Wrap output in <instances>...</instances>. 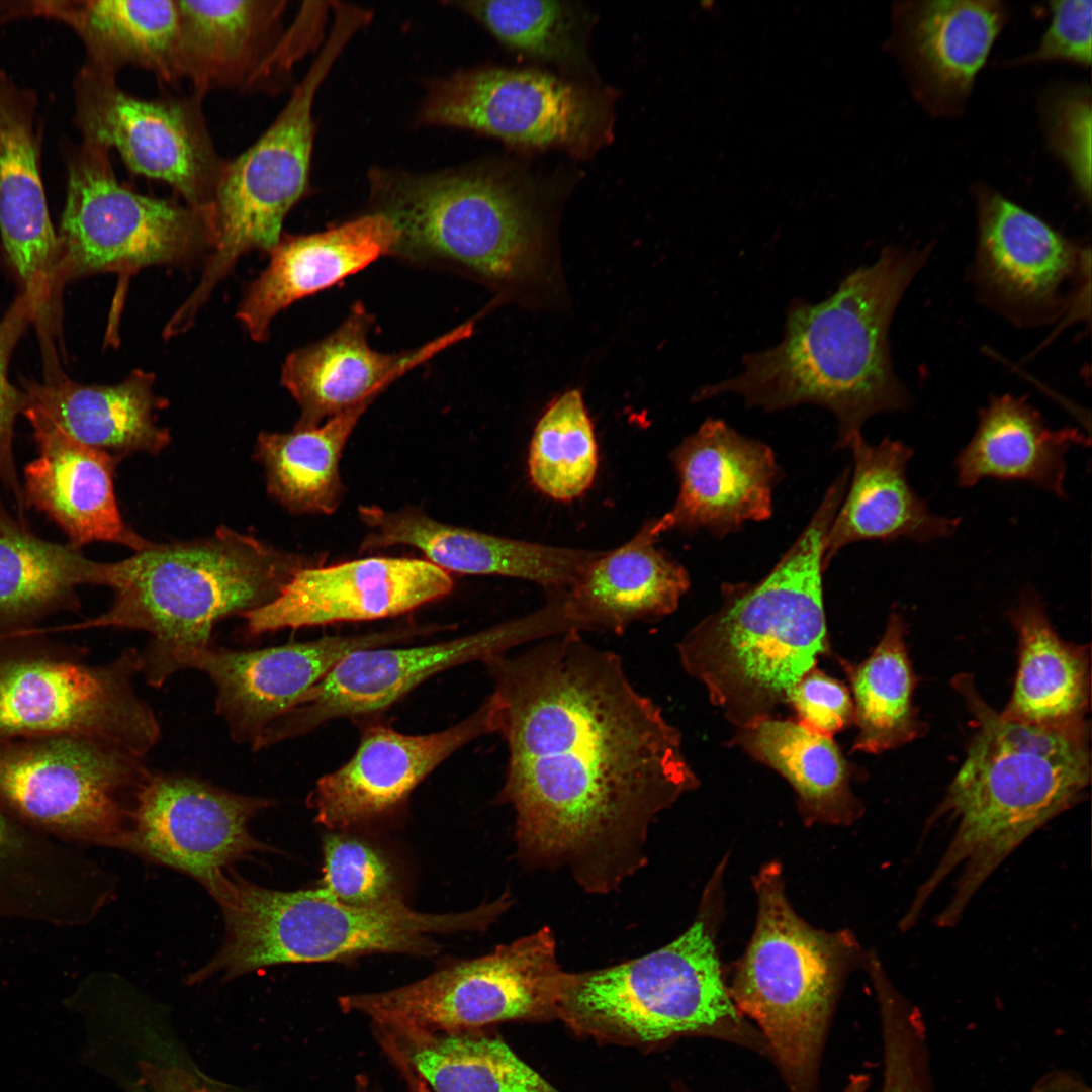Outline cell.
Wrapping results in <instances>:
<instances>
[{
	"instance_id": "obj_12",
	"label": "cell",
	"mask_w": 1092,
	"mask_h": 1092,
	"mask_svg": "<svg viewBox=\"0 0 1092 1092\" xmlns=\"http://www.w3.org/2000/svg\"><path fill=\"white\" fill-rule=\"evenodd\" d=\"M569 976L558 963L554 933L545 926L412 984L342 996L339 1005L415 1040L498 1022L557 1019Z\"/></svg>"
},
{
	"instance_id": "obj_25",
	"label": "cell",
	"mask_w": 1092,
	"mask_h": 1092,
	"mask_svg": "<svg viewBox=\"0 0 1092 1092\" xmlns=\"http://www.w3.org/2000/svg\"><path fill=\"white\" fill-rule=\"evenodd\" d=\"M360 551L406 545L446 572L516 577L565 590L600 552L553 547L442 523L423 510L361 506Z\"/></svg>"
},
{
	"instance_id": "obj_17",
	"label": "cell",
	"mask_w": 1092,
	"mask_h": 1092,
	"mask_svg": "<svg viewBox=\"0 0 1092 1092\" xmlns=\"http://www.w3.org/2000/svg\"><path fill=\"white\" fill-rule=\"evenodd\" d=\"M202 100L193 92L143 98L122 89L116 77L85 67L77 121L84 141L114 150L130 173L167 184L211 223L226 160L213 143Z\"/></svg>"
},
{
	"instance_id": "obj_27",
	"label": "cell",
	"mask_w": 1092,
	"mask_h": 1092,
	"mask_svg": "<svg viewBox=\"0 0 1092 1092\" xmlns=\"http://www.w3.org/2000/svg\"><path fill=\"white\" fill-rule=\"evenodd\" d=\"M113 891L112 876L78 847L29 828L0 806V920L80 927Z\"/></svg>"
},
{
	"instance_id": "obj_1",
	"label": "cell",
	"mask_w": 1092,
	"mask_h": 1092,
	"mask_svg": "<svg viewBox=\"0 0 1092 1092\" xmlns=\"http://www.w3.org/2000/svg\"><path fill=\"white\" fill-rule=\"evenodd\" d=\"M484 663L519 859L566 869L589 894L618 890L646 864L656 818L699 786L679 730L578 631Z\"/></svg>"
},
{
	"instance_id": "obj_13",
	"label": "cell",
	"mask_w": 1092,
	"mask_h": 1092,
	"mask_svg": "<svg viewBox=\"0 0 1092 1092\" xmlns=\"http://www.w3.org/2000/svg\"><path fill=\"white\" fill-rule=\"evenodd\" d=\"M143 758L98 737L59 733L0 741V806L66 844L124 850Z\"/></svg>"
},
{
	"instance_id": "obj_40",
	"label": "cell",
	"mask_w": 1092,
	"mask_h": 1092,
	"mask_svg": "<svg viewBox=\"0 0 1092 1092\" xmlns=\"http://www.w3.org/2000/svg\"><path fill=\"white\" fill-rule=\"evenodd\" d=\"M372 402L357 404L316 427L260 433L255 456L264 468L269 494L294 514L336 512L346 491L340 474L341 456Z\"/></svg>"
},
{
	"instance_id": "obj_5",
	"label": "cell",
	"mask_w": 1092,
	"mask_h": 1092,
	"mask_svg": "<svg viewBox=\"0 0 1092 1092\" xmlns=\"http://www.w3.org/2000/svg\"><path fill=\"white\" fill-rule=\"evenodd\" d=\"M373 211L398 238L390 256L525 292L548 277V225L535 185L504 167L416 174L374 169Z\"/></svg>"
},
{
	"instance_id": "obj_36",
	"label": "cell",
	"mask_w": 1092,
	"mask_h": 1092,
	"mask_svg": "<svg viewBox=\"0 0 1092 1092\" xmlns=\"http://www.w3.org/2000/svg\"><path fill=\"white\" fill-rule=\"evenodd\" d=\"M1008 617L1017 634L1018 667L1002 714L1048 727L1086 723L1091 695L1089 648L1060 637L1033 589L1022 593Z\"/></svg>"
},
{
	"instance_id": "obj_22",
	"label": "cell",
	"mask_w": 1092,
	"mask_h": 1092,
	"mask_svg": "<svg viewBox=\"0 0 1092 1092\" xmlns=\"http://www.w3.org/2000/svg\"><path fill=\"white\" fill-rule=\"evenodd\" d=\"M448 572L424 559L367 557L297 571L271 602L246 613L252 636L395 617L448 596Z\"/></svg>"
},
{
	"instance_id": "obj_14",
	"label": "cell",
	"mask_w": 1092,
	"mask_h": 1092,
	"mask_svg": "<svg viewBox=\"0 0 1092 1092\" xmlns=\"http://www.w3.org/2000/svg\"><path fill=\"white\" fill-rule=\"evenodd\" d=\"M110 151L84 141L71 162L58 235L56 290L71 280L185 264L213 248L207 217L184 202L140 193L121 183Z\"/></svg>"
},
{
	"instance_id": "obj_24",
	"label": "cell",
	"mask_w": 1092,
	"mask_h": 1092,
	"mask_svg": "<svg viewBox=\"0 0 1092 1092\" xmlns=\"http://www.w3.org/2000/svg\"><path fill=\"white\" fill-rule=\"evenodd\" d=\"M894 50L915 98L930 113L963 111L975 78L1008 18L994 0L900 2Z\"/></svg>"
},
{
	"instance_id": "obj_51",
	"label": "cell",
	"mask_w": 1092,
	"mask_h": 1092,
	"mask_svg": "<svg viewBox=\"0 0 1092 1092\" xmlns=\"http://www.w3.org/2000/svg\"><path fill=\"white\" fill-rule=\"evenodd\" d=\"M327 10L324 2H305L242 92L275 93L279 90L294 64L314 41L317 42V28Z\"/></svg>"
},
{
	"instance_id": "obj_3",
	"label": "cell",
	"mask_w": 1092,
	"mask_h": 1092,
	"mask_svg": "<svg viewBox=\"0 0 1092 1092\" xmlns=\"http://www.w3.org/2000/svg\"><path fill=\"white\" fill-rule=\"evenodd\" d=\"M929 253V247H886L824 300L793 299L781 341L745 354L736 375L705 385L695 400L732 394L768 413L821 406L837 421L835 449L847 448L872 416L911 403L893 367L890 326Z\"/></svg>"
},
{
	"instance_id": "obj_23",
	"label": "cell",
	"mask_w": 1092,
	"mask_h": 1092,
	"mask_svg": "<svg viewBox=\"0 0 1092 1092\" xmlns=\"http://www.w3.org/2000/svg\"><path fill=\"white\" fill-rule=\"evenodd\" d=\"M679 489L660 517L664 532L706 530L722 538L746 522L772 514V492L783 477L774 451L724 420L706 419L671 452Z\"/></svg>"
},
{
	"instance_id": "obj_15",
	"label": "cell",
	"mask_w": 1092,
	"mask_h": 1092,
	"mask_svg": "<svg viewBox=\"0 0 1092 1092\" xmlns=\"http://www.w3.org/2000/svg\"><path fill=\"white\" fill-rule=\"evenodd\" d=\"M419 121L585 157L611 139L613 105L605 90L547 72L483 67L431 82Z\"/></svg>"
},
{
	"instance_id": "obj_11",
	"label": "cell",
	"mask_w": 1092,
	"mask_h": 1092,
	"mask_svg": "<svg viewBox=\"0 0 1092 1092\" xmlns=\"http://www.w3.org/2000/svg\"><path fill=\"white\" fill-rule=\"evenodd\" d=\"M87 654L41 627L0 631V741L75 733L111 741L143 758L161 731L133 686L141 652L127 648L101 664L89 663Z\"/></svg>"
},
{
	"instance_id": "obj_9",
	"label": "cell",
	"mask_w": 1092,
	"mask_h": 1092,
	"mask_svg": "<svg viewBox=\"0 0 1092 1092\" xmlns=\"http://www.w3.org/2000/svg\"><path fill=\"white\" fill-rule=\"evenodd\" d=\"M557 1019L605 1043L647 1048L700 1036L766 1057L762 1035L730 998L704 911L657 950L570 973Z\"/></svg>"
},
{
	"instance_id": "obj_21",
	"label": "cell",
	"mask_w": 1092,
	"mask_h": 1092,
	"mask_svg": "<svg viewBox=\"0 0 1092 1092\" xmlns=\"http://www.w3.org/2000/svg\"><path fill=\"white\" fill-rule=\"evenodd\" d=\"M494 732L489 697L465 719L434 733L404 734L370 724L353 756L316 782L307 800L315 821L339 833L393 816L454 752Z\"/></svg>"
},
{
	"instance_id": "obj_56",
	"label": "cell",
	"mask_w": 1092,
	"mask_h": 1092,
	"mask_svg": "<svg viewBox=\"0 0 1092 1092\" xmlns=\"http://www.w3.org/2000/svg\"><path fill=\"white\" fill-rule=\"evenodd\" d=\"M425 1092H430V1090H429V1089H428V1087H427V1084H426V1090H425Z\"/></svg>"
},
{
	"instance_id": "obj_50",
	"label": "cell",
	"mask_w": 1092,
	"mask_h": 1092,
	"mask_svg": "<svg viewBox=\"0 0 1092 1092\" xmlns=\"http://www.w3.org/2000/svg\"><path fill=\"white\" fill-rule=\"evenodd\" d=\"M1052 18L1036 50L1017 60V63L1070 61L1083 66L1091 64L1092 1L1050 2Z\"/></svg>"
},
{
	"instance_id": "obj_31",
	"label": "cell",
	"mask_w": 1092,
	"mask_h": 1092,
	"mask_svg": "<svg viewBox=\"0 0 1092 1092\" xmlns=\"http://www.w3.org/2000/svg\"><path fill=\"white\" fill-rule=\"evenodd\" d=\"M155 374L131 371L110 385L83 384L64 373L42 381L24 380V415L36 416L73 440L117 462L134 453L158 454L171 442L158 413L168 401L154 389Z\"/></svg>"
},
{
	"instance_id": "obj_48",
	"label": "cell",
	"mask_w": 1092,
	"mask_h": 1092,
	"mask_svg": "<svg viewBox=\"0 0 1092 1092\" xmlns=\"http://www.w3.org/2000/svg\"><path fill=\"white\" fill-rule=\"evenodd\" d=\"M1043 119L1050 146L1069 170L1087 203L1091 196L1090 90L1073 86L1045 98Z\"/></svg>"
},
{
	"instance_id": "obj_4",
	"label": "cell",
	"mask_w": 1092,
	"mask_h": 1092,
	"mask_svg": "<svg viewBox=\"0 0 1092 1092\" xmlns=\"http://www.w3.org/2000/svg\"><path fill=\"white\" fill-rule=\"evenodd\" d=\"M844 470L774 568L756 582L724 583L716 611L677 644L685 671L737 728L771 716L829 651L824 541L846 492Z\"/></svg>"
},
{
	"instance_id": "obj_53",
	"label": "cell",
	"mask_w": 1092,
	"mask_h": 1092,
	"mask_svg": "<svg viewBox=\"0 0 1092 1092\" xmlns=\"http://www.w3.org/2000/svg\"><path fill=\"white\" fill-rule=\"evenodd\" d=\"M425 1090H426V1082L422 1078H420V1080L417 1083V1092H425Z\"/></svg>"
},
{
	"instance_id": "obj_44",
	"label": "cell",
	"mask_w": 1092,
	"mask_h": 1092,
	"mask_svg": "<svg viewBox=\"0 0 1092 1092\" xmlns=\"http://www.w3.org/2000/svg\"><path fill=\"white\" fill-rule=\"evenodd\" d=\"M510 49L559 65H583L587 16L573 3L537 0L450 3Z\"/></svg>"
},
{
	"instance_id": "obj_28",
	"label": "cell",
	"mask_w": 1092,
	"mask_h": 1092,
	"mask_svg": "<svg viewBox=\"0 0 1092 1092\" xmlns=\"http://www.w3.org/2000/svg\"><path fill=\"white\" fill-rule=\"evenodd\" d=\"M33 430L38 455L23 472L25 510L34 508L82 548L93 542L123 545L135 552L150 541L123 520L114 491L118 463L110 455L83 445L47 421L24 415Z\"/></svg>"
},
{
	"instance_id": "obj_37",
	"label": "cell",
	"mask_w": 1092,
	"mask_h": 1092,
	"mask_svg": "<svg viewBox=\"0 0 1092 1092\" xmlns=\"http://www.w3.org/2000/svg\"><path fill=\"white\" fill-rule=\"evenodd\" d=\"M81 549L40 538L0 499V631L32 630L80 608L77 588L99 585L101 571Z\"/></svg>"
},
{
	"instance_id": "obj_55",
	"label": "cell",
	"mask_w": 1092,
	"mask_h": 1092,
	"mask_svg": "<svg viewBox=\"0 0 1092 1092\" xmlns=\"http://www.w3.org/2000/svg\"><path fill=\"white\" fill-rule=\"evenodd\" d=\"M190 1092H211V1091H209V1090H208L207 1088H205V1087H200V1088H195V1089H193V1090H192V1091H190Z\"/></svg>"
},
{
	"instance_id": "obj_18",
	"label": "cell",
	"mask_w": 1092,
	"mask_h": 1092,
	"mask_svg": "<svg viewBox=\"0 0 1092 1092\" xmlns=\"http://www.w3.org/2000/svg\"><path fill=\"white\" fill-rule=\"evenodd\" d=\"M424 633L422 627H401L351 636H326L256 650H232L212 644L144 653L142 671L160 687L172 673L196 669L216 690L215 710L237 743L252 747L272 722L298 701L347 654L381 647Z\"/></svg>"
},
{
	"instance_id": "obj_10",
	"label": "cell",
	"mask_w": 1092,
	"mask_h": 1092,
	"mask_svg": "<svg viewBox=\"0 0 1092 1092\" xmlns=\"http://www.w3.org/2000/svg\"><path fill=\"white\" fill-rule=\"evenodd\" d=\"M332 10L324 46L283 109L252 146L225 161L211 210L213 248L197 286L174 312L182 326L193 324L241 256L269 252L279 242L285 217L307 191L316 92L349 40L369 22L355 5L336 3Z\"/></svg>"
},
{
	"instance_id": "obj_35",
	"label": "cell",
	"mask_w": 1092,
	"mask_h": 1092,
	"mask_svg": "<svg viewBox=\"0 0 1092 1092\" xmlns=\"http://www.w3.org/2000/svg\"><path fill=\"white\" fill-rule=\"evenodd\" d=\"M1089 443L1077 428H1049L1025 397L995 395L980 411L975 434L956 458L958 484L1017 480L1066 497V454Z\"/></svg>"
},
{
	"instance_id": "obj_34",
	"label": "cell",
	"mask_w": 1092,
	"mask_h": 1092,
	"mask_svg": "<svg viewBox=\"0 0 1092 1092\" xmlns=\"http://www.w3.org/2000/svg\"><path fill=\"white\" fill-rule=\"evenodd\" d=\"M178 74L192 92L240 90L283 32L285 0H176Z\"/></svg>"
},
{
	"instance_id": "obj_46",
	"label": "cell",
	"mask_w": 1092,
	"mask_h": 1092,
	"mask_svg": "<svg viewBox=\"0 0 1092 1092\" xmlns=\"http://www.w3.org/2000/svg\"><path fill=\"white\" fill-rule=\"evenodd\" d=\"M44 304L34 291L24 290L12 301L0 318V482L12 495L20 518L25 511L22 483L13 452L16 419L26 406L22 388L9 379V364L13 351L31 325L38 327L43 318Z\"/></svg>"
},
{
	"instance_id": "obj_41",
	"label": "cell",
	"mask_w": 1092,
	"mask_h": 1092,
	"mask_svg": "<svg viewBox=\"0 0 1092 1092\" xmlns=\"http://www.w3.org/2000/svg\"><path fill=\"white\" fill-rule=\"evenodd\" d=\"M905 634L903 617L892 612L881 640L864 660L857 664L841 661L850 682L858 730L854 751L885 752L922 733L913 702L915 675Z\"/></svg>"
},
{
	"instance_id": "obj_20",
	"label": "cell",
	"mask_w": 1092,
	"mask_h": 1092,
	"mask_svg": "<svg viewBox=\"0 0 1092 1092\" xmlns=\"http://www.w3.org/2000/svg\"><path fill=\"white\" fill-rule=\"evenodd\" d=\"M980 294L1010 320L1041 324L1068 307V288L1090 277V251L984 185L974 188Z\"/></svg>"
},
{
	"instance_id": "obj_39",
	"label": "cell",
	"mask_w": 1092,
	"mask_h": 1092,
	"mask_svg": "<svg viewBox=\"0 0 1092 1092\" xmlns=\"http://www.w3.org/2000/svg\"><path fill=\"white\" fill-rule=\"evenodd\" d=\"M51 7L82 37L87 68L116 77L124 68L152 73L162 84L180 82L176 0H87Z\"/></svg>"
},
{
	"instance_id": "obj_54",
	"label": "cell",
	"mask_w": 1092,
	"mask_h": 1092,
	"mask_svg": "<svg viewBox=\"0 0 1092 1092\" xmlns=\"http://www.w3.org/2000/svg\"><path fill=\"white\" fill-rule=\"evenodd\" d=\"M674 1092H691L686 1086L678 1083L674 1085Z\"/></svg>"
},
{
	"instance_id": "obj_2",
	"label": "cell",
	"mask_w": 1092,
	"mask_h": 1092,
	"mask_svg": "<svg viewBox=\"0 0 1092 1092\" xmlns=\"http://www.w3.org/2000/svg\"><path fill=\"white\" fill-rule=\"evenodd\" d=\"M953 688L975 730L963 764L927 826L945 820L940 858L903 915L916 924L945 882L949 896L933 922L956 927L984 884L1028 838L1084 799L1091 780L1087 722L1048 727L1012 720L981 697L970 675Z\"/></svg>"
},
{
	"instance_id": "obj_49",
	"label": "cell",
	"mask_w": 1092,
	"mask_h": 1092,
	"mask_svg": "<svg viewBox=\"0 0 1092 1092\" xmlns=\"http://www.w3.org/2000/svg\"><path fill=\"white\" fill-rule=\"evenodd\" d=\"M798 722L818 734L832 737L854 722V707L848 689L814 667L787 695Z\"/></svg>"
},
{
	"instance_id": "obj_47",
	"label": "cell",
	"mask_w": 1092,
	"mask_h": 1092,
	"mask_svg": "<svg viewBox=\"0 0 1092 1092\" xmlns=\"http://www.w3.org/2000/svg\"><path fill=\"white\" fill-rule=\"evenodd\" d=\"M323 886L339 901L369 906L398 897L388 862L372 846L345 834L323 841Z\"/></svg>"
},
{
	"instance_id": "obj_42",
	"label": "cell",
	"mask_w": 1092,
	"mask_h": 1092,
	"mask_svg": "<svg viewBox=\"0 0 1092 1092\" xmlns=\"http://www.w3.org/2000/svg\"><path fill=\"white\" fill-rule=\"evenodd\" d=\"M410 1041V1060L434 1092H560L503 1040L477 1029Z\"/></svg>"
},
{
	"instance_id": "obj_8",
	"label": "cell",
	"mask_w": 1092,
	"mask_h": 1092,
	"mask_svg": "<svg viewBox=\"0 0 1092 1092\" xmlns=\"http://www.w3.org/2000/svg\"><path fill=\"white\" fill-rule=\"evenodd\" d=\"M757 919L728 988L762 1035L788 1092H821L820 1072L837 1001L852 967L864 963L848 931L811 927L791 906L777 863L754 880Z\"/></svg>"
},
{
	"instance_id": "obj_43",
	"label": "cell",
	"mask_w": 1092,
	"mask_h": 1092,
	"mask_svg": "<svg viewBox=\"0 0 1092 1092\" xmlns=\"http://www.w3.org/2000/svg\"><path fill=\"white\" fill-rule=\"evenodd\" d=\"M530 478L542 493L571 500L592 485L598 469L594 427L579 390L556 397L538 421L530 442Z\"/></svg>"
},
{
	"instance_id": "obj_6",
	"label": "cell",
	"mask_w": 1092,
	"mask_h": 1092,
	"mask_svg": "<svg viewBox=\"0 0 1092 1092\" xmlns=\"http://www.w3.org/2000/svg\"><path fill=\"white\" fill-rule=\"evenodd\" d=\"M219 905L224 940L189 984L230 980L280 964L343 961L372 953L431 956L436 934L485 931L510 907L504 895L460 913L418 912L399 897L369 906L343 903L324 888L279 891L233 869L207 888Z\"/></svg>"
},
{
	"instance_id": "obj_29",
	"label": "cell",
	"mask_w": 1092,
	"mask_h": 1092,
	"mask_svg": "<svg viewBox=\"0 0 1092 1092\" xmlns=\"http://www.w3.org/2000/svg\"><path fill=\"white\" fill-rule=\"evenodd\" d=\"M397 237L393 223L375 211L313 234H283L236 317L253 341L263 342L281 310L391 255Z\"/></svg>"
},
{
	"instance_id": "obj_45",
	"label": "cell",
	"mask_w": 1092,
	"mask_h": 1092,
	"mask_svg": "<svg viewBox=\"0 0 1092 1092\" xmlns=\"http://www.w3.org/2000/svg\"><path fill=\"white\" fill-rule=\"evenodd\" d=\"M878 1005L883 1076L880 1092H934L927 1030L920 1009L878 970L870 977Z\"/></svg>"
},
{
	"instance_id": "obj_52",
	"label": "cell",
	"mask_w": 1092,
	"mask_h": 1092,
	"mask_svg": "<svg viewBox=\"0 0 1092 1092\" xmlns=\"http://www.w3.org/2000/svg\"><path fill=\"white\" fill-rule=\"evenodd\" d=\"M870 1084L871 1078L869 1074L862 1072L852 1073L847 1077L842 1092H868Z\"/></svg>"
},
{
	"instance_id": "obj_26",
	"label": "cell",
	"mask_w": 1092,
	"mask_h": 1092,
	"mask_svg": "<svg viewBox=\"0 0 1092 1092\" xmlns=\"http://www.w3.org/2000/svg\"><path fill=\"white\" fill-rule=\"evenodd\" d=\"M371 327L372 315L356 304L334 332L285 359L280 380L299 406L295 426L316 427L374 400L406 371L472 332V325L465 324L413 351L384 354L369 345Z\"/></svg>"
},
{
	"instance_id": "obj_16",
	"label": "cell",
	"mask_w": 1092,
	"mask_h": 1092,
	"mask_svg": "<svg viewBox=\"0 0 1092 1092\" xmlns=\"http://www.w3.org/2000/svg\"><path fill=\"white\" fill-rule=\"evenodd\" d=\"M569 629L562 604L551 600L531 614L452 640L408 648L381 646L353 651L294 708L267 726L253 750L301 736L331 720L381 712L437 673L473 661L484 662Z\"/></svg>"
},
{
	"instance_id": "obj_7",
	"label": "cell",
	"mask_w": 1092,
	"mask_h": 1092,
	"mask_svg": "<svg viewBox=\"0 0 1092 1092\" xmlns=\"http://www.w3.org/2000/svg\"><path fill=\"white\" fill-rule=\"evenodd\" d=\"M313 564L225 526L192 541L150 542L126 559L103 562L101 585L114 593L104 613L46 630L146 631L152 638L143 652L149 654L206 646L219 621L271 602L297 571Z\"/></svg>"
},
{
	"instance_id": "obj_32",
	"label": "cell",
	"mask_w": 1092,
	"mask_h": 1092,
	"mask_svg": "<svg viewBox=\"0 0 1092 1092\" xmlns=\"http://www.w3.org/2000/svg\"><path fill=\"white\" fill-rule=\"evenodd\" d=\"M664 533L652 520L628 542L600 552L562 595L576 629L624 633L632 624L672 614L690 587L687 570L655 546Z\"/></svg>"
},
{
	"instance_id": "obj_33",
	"label": "cell",
	"mask_w": 1092,
	"mask_h": 1092,
	"mask_svg": "<svg viewBox=\"0 0 1092 1092\" xmlns=\"http://www.w3.org/2000/svg\"><path fill=\"white\" fill-rule=\"evenodd\" d=\"M847 448L853 474L826 534L825 570L841 549L855 542L906 538L925 543L956 533L960 519L932 513L911 487L907 465L913 450L908 445L890 438L871 445L859 434Z\"/></svg>"
},
{
	"instance_id": "obj_38",
	"label": "cell",
	"mask_w": 1092,
	"mask_h": 1092,
	"mask_svg": "<svg viewBox=\"0 0 1092 1092\" xmlns=\"http://www.w3.org/2000/svg\"><path fill=\"white\" fill-rule=\"evenodd\" d=\"M731 744L788 781L807 823L848 825L860 816L852 769L832 737L768 716L738 728Z\"/></svg>"
},
{
	"instance_id": "obj_30",
	"label": "cell",
	"mask_w": 1092,
	"mask_h": 1092,
	"mask_svg": "<svg viewBox=\"0 0 1092 1092\" xmlns=\"http://www.w3.org/2000/svg\"><path fill=\"white\" fill-rule=\"evenodd\" d=\"M0 235L22 291L37 292L46 322L57 317L58 235L41 182L32 104L0 78Z\"/></svg>"
},
{
	"instance_id": "obj_19",
	"label": "cell",
	"mask_w": 1092,
	"mask_h": 1092,
	"mask_svg": "<svg viewBox=\"0 0 1092 1092\" xmlns=\"http://www.w3.org/2000/svg\"><path fill=\"white\" fill-rule=\"evenodd\" d=\"M271 805L198 778L149 771L133 796L124 850L206 888L237 861L274 851L249 829Z\"/></svg>"
}]
</instances>
